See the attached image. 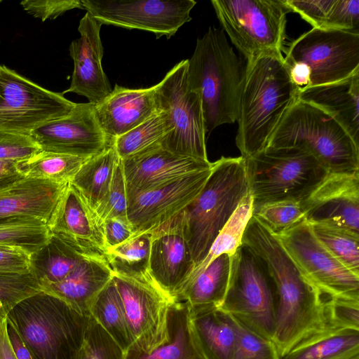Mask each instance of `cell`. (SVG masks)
Returning a JSON list of instances; mask_svg holds the SVG:
<instances>
[{
    "label": "cell",
    "mask_w": 359,
    "mask_h": 359,
    "mask_svg": "<svg viewBox=\"0 0 359 359\" xmlns=\"http://www.w3.org/2000/svg\"><path fill=\"white\" fill-rule=\"evenodd\" d=\"M245 161L252 214L272 203L304 201L329 174L315 156L298 147H266Z\"/></svg>",
    "instance_id": "52a82bcc"
},
{
    "label": "cell",
    "mask_w": 359,
    "mask_h": 359,
    "mask_svg": "<svg viewBox=\"0 0 359 359\" xmlns=\"http://www.w3.org/2000/svg\"><path fill=\"white\" fill-rule=\"evenodd\" d=\"M128 197L121 160L114 172L109 191L95 210L104 221L116 217H126Z\"/></svg>",
    "instance_id": "ee69618b"
},
{
    "label": "cell",
    "mask_w": 359,
    "mask_h": 359,
    "mask_svg": "<svg viewBox=\"0 0 359 359\" xmlns=\"http://www.w3.org/2000/svg\"><path fill=\"white\" fill-rule=\"evenodd\" d=\"M124 351L90 316L85 341L78 359H123Z\"/></svg>",
    "instance_id": "7bdbcfd3"
},
{
    "label": "cell",
    "mask_w": 359,
    "mask_h": 359,
    "mask_svg": "<svg viewBox=\"0 0 359 359\" xmlns=\"http://www.w3.org/2000/svg\"><path fill=\"white\" fill-rule=\"evenodd\" d=\"M245 67L222 29L209 27L187 60L189 86L201 96L205 133L238 116Z\"/></svg>",
    "instance_id": "3957f363"
},
{
    "label": "cell",
    "mask_w": 359,
    "mask_h": 359,
    "mask_svg": "<svg viewBox=\"0 0 359 359\" xmlns=\"http://www.w3.org/2000/svg\"><path fill=\"white\" fill-rule=\"evenodd\" d=\"M30 254L14 246L0 245V271L26 273L30 272Z\"/></svg>",
    "instance_id": "816d5d0a"
},
{
    "label": "cell",
    "mask_w": 359,
    "mask_h": 359,
    "mask_svg": "<svg viewBox=\"0 0 359 359\" xmlns=\"http://www.w3.org/2000/svg\"><path fill=\"white\" fill-rule=\"evenodd\" d=\"M359 0H335L321 28L359 33Z\"/></svg>",
    "instance_id": "7dc6e473"
},
{
    "label": "cell",
    "mask_w": 359,
    "mask_h": 359,
    "mask_svg": "<svg viewBox=\"0 0 359 359\" xmlns=\"http://www.w3.org/2000/svg\"><path fill=\"white\" fill-rule=\"evenodd\" d=\"M34 359H78L90 316L41 291L17 304L7 315Z\"/></svg>",
    "instance_id": "5b68a950"
},
{
    "label": "cell",
    "mask_w": 359,
    "mask_h": 359,
    "mask_svg": "<svg viewBox=\"0 0 359 359\" xmlns=\"http://www.w3.org/2000/svg\"><path fill=\"white\" fill-rule=\"evenodd\" d=\"M0 359H17L7 332V318L0 316Z\"/></svg>",
    "instance_id": "11a10c76"
},
{
    "label": "cell",
    "mask_w": 359,
    "mask_h": 359,
    "mask_svg": "<svg viewBox=\"0 0 359 359\" xmlns=\"http://www.w3.org/2000/svg\"><path fill=\"white\" fill-rule=\"evenodd\" d=\"M102 24L86 12L79 22L80 37L69 46L74 71L69 88L64 91L86 97L97 104L112 90L102 66L104 48L100 38Z\"/></svg>",
    "instance_id": "44dd1931"
},
{
    "label": "cell",
    "mask_w": 359,
    "mask_h": 359,
    "mask_svg": "<svg viewBox=\"0 0 359 359\" xmlns=\"http://www.w3.org/2000/svg\"><path fill=\"white\" fill-rule=\"evenodd\" d=\"M150 231L149 273L158 286L175 300L195 267L183 234L181 212Z\"/></svg>",
    "instance_id": "d6986e66"
},
{
    "label": "cell",
    "mask_w": 359,
    "mask_h": 359,
    "mask_svg": "<svg viewBox=\"0 0 359 359\" xmlns=\"http://www.w3.org/2000/svg\"><path fill=\"white\" fill-rule=\"evenodd\" d=\"M20 5L27 13L41 21L55 19L72 9H83L81 0H25Z\"/></svg>",
    "instance_id": "c3c4849f"
},
{
    "label": "cell",
    "mask_w": 359,
    "mask_h": 359,
    "mask_svg": "<svg viewBox=\"0 0 359 359\" xmlns=\"http://www.w3.org/2000/svg\"><path fill=\"white\" fill-rule=\"evenodd\" d=\"M98 256L106 254L83 247L63 234L51 233L48 241L30 255V273L42 290L62 280L85 259Z\"/></svg>",
    "instance_id": "83f0119b"
},
{
    "label": "cell",
    "mask_w": 359,
    "mask_h": 359,
    "mask_svg": "<svg viewBox=\"0 0 359 359\" xmlns=\"http://www.w3.org/2000/svg\"><path fill=\"white\" fill-rule=\"evenodd\" d=\"M211 4L231 43L246 62L283 50L287 14L283 0H212Z\"/></svg>",
    "instance_id": "9c48e42d"
},
{
    "label": "cell",
    "mask_w": 359,
    "mask_h": 359,
    "mask_svg": "<svg viewBox=\"0 0 359 359\" xmlns=\"http://www.w3.org/2000/svg\"><path fill=\"white\" fill-rule=\"evenodd\" d=\"M309 225L315 236L328 251L359 276V233L332 224L313 223Z\"/></svg>",
    "instance_id": "74e56055"
},
{
    "label": "cell",
    "mask_w": 359,
    "mask_h": 359,
    "mask_svg": "<svg viewBox=\"0 0 359 359\" xmlns=\"http://www.w3.org/2000/svg\"><path fill=\"white\" fill-rule=\"evenodd\" d=\"M359 354V330L327 327L299 342L281 359H351Z\"/></svg>",
    "instance_id": "4dcf8cb0"
},
{
    "label": "cell",
    "mask_w": 359,
    "mask_h": 359,
    "mask_svg": "<svg viewBox=\"0 0 359 359\" xmlns=\"http://www.w3.org/2000/svg\"><path fill=\"white\" fill-rule=\"evenodd\" d=\"M29 135L42 151L85 158L96 156L112 144L90 102L76 103L69 114L38 126Z\"/></svg>",
    "instance_id": "9a60e30c"
},
{
    "label": "cell",
    "mask_w": 359,
    "mask_h": 359,
    "mask_svg": "<svg viewBox=\"0 0 359 359\" xmlns=\"http://www.w3.org/2000/svg\"><path fill=\"white\" fill-rule=\"evenodd\" d=\"M83 9L102 25L151 32L168 39L191 20L194 0H81Z\"/></svg>",
    "instance_id": "5bb4252c"
},
{
    "label": "cell",
    "mask_w": 359,
    "mask_h": 359,
    "mask_svg": "<svg viewBox=\"0 0 359 359\" xmlns=\"http://www.w3.org/2000/svg\"><path fill=\"white\" fill-rule=\"evenodd\" d=\"M103 224L87 198L69 182L47 226L50 233L63 234L83 247L106 254Z\"/></svg>",
    "instance_id": "cb8c5ba5"
},
{
    "label": "cell",
    "mask_w": 359,
    "mask_h": 359,
    "mask_svg": "<svg viewBox=\"0 0 359 359\" xmlns=\"http://www.w3.org/2000/svg\"><path fill=\"white\" fill-rule=\"evenodd\" d=\"M161 141L121 160L128 201L181 177L211 168L212 163L208 160L175 154L165 148Z\"/></svg>",
    "instance_id": "2e32d148"
},
{
    "label": "cell",
    "mask_w": 359,
    "mask_h": 359,
    "mask_svg": "<svg viewBox=\"0 0 359 359\" xmlns=\"http://www.w3.org/2000/svg\"><path fill=\"white\" fill-rule=\"evenodd\" d=\"M187 67V60L180 61L156 84L158 110L166 112L174 126L161 142L175 154L208 161L201 98L189 85Z\"/></svg>",
    "instance_id": "30bf717a"
},
{
    "label": "cell",
    "mask_w": 359,
    "mask_h": 359,
    "mask_svg": "<svg viewBox=\"0 0 359 359\" xmlns=\"http://www.w3.org/2000/svg\"><path fill=\"white\" fill-rule=\"evenodd\" d=\"M297 99L327 112L359 145V72L337 82L299 90Z\"/></svg>",
    "instance_id": "4316f807"
},
{
    "label": "cell",
    "mask_w": 359,
    "mask_h": 359,
    "mask_svg": "<svg viewBox=\"0 0 359 359\" xmlns=\"http://www.w3.org/2000/svg\"><path fill=\"white\" fill-rule=\"evenodd\" d=\"M234 318L237 340L232 359H281L273 340L260 335Z\"/></svg>",
    "instance_id": "60d3db41"
},
{
    "label": "cell",
    "mask_w": 359,
    "mask_h": 359,
    "mask_svg": "<svg viewBox=\"0 0 359 359\" xmlns=\"http://www.w3.org/2000/svg\"><path fill=\"white\" fill-rule=\"evenodd\" d=\"M275 304L274 285L264 263L241 243L231 255L229 285L219 308L273 340Z\"/></svg>",
    "instance_id": "ba28073f"
},
{
    "label": "cell",
    "mask_w": 359,
    "mask_h": 359,
    "mask_svg": "<svg viewBox=\"0 0 359 359\" xmlns=\"http://www.w3.org/2000/svg\"><path fill=\"white\" fill-rule=\"evenodd\" d=\"M248 193L245 158L222 156L212 163L203 189L181 212L183 234L195 267L205 257L216 237Z\"/></svg>",
    "instance_id": "277c9868"
},
{
    "label": "cell",
    "mask_w": 359,
    "mask_h": 359,
    "mask_svg": "<svg viewBox=\"0 0 359 359\" xmlns=\"http://www.w3.org/2000/svg\"><path fill=\"white\" fill-rule=\"evenodd\" d=\"M284 58L308 75L309 87L339 81L359 72V33L312 28L291 43Z\"/></svg>",
    "instance_id": "8fae6325"
},
{
    "label": "cell",
    "mask_w": 359,
    "mask_h": 359,
    "mask_svg": "<svg viewBox=\"0 0 359 359\" xmlns=\"http://www.w3.org/2000/svg\"><path fill=\"white\" fill-rule=\"evenodd\" d=\"M67 183L25 177L0 189V221L22 216L48 223Z\"/></svg>",
    "instance_id": "d4e9b609"
},
{
    "label": "cell",
    "mask_w": 359,
    "mask_h": 359,
    "mask_svg": "<svg viewBox=\"0 0 359 359\" xmlns=\"http://www.w3.org/2000/svg\"><path fill=\"white\" fill-rule=\"evenodd\" d=\"M351 359H359V354L355 355L354 357L351 358Z\"/></svg>",
    "instance_id": "9f6ffc18"
},
{
    "label": "cell",
    "mask_w": 359,
    "mask_h": 359,
    "mask_svg": "<svg viewBox=\"0 0 359 359\" xmlns=\"http://www.w3.org/2000/svg\"><path fill=\"white\" fill-rule=\"evenodd\" d=\"M41 291V286L30 272L0 271V316L7 317L20 301Z\"/></svg>",
    "instance_id": "ab89813d"
},
{
    "label": "cell",
    "mask_w": 359,
    "mask_h": 359,
    "mask_svg": "<svg viewBox=\"0 0 359 359\" xmlns=\"http://www.w3.org/2000/svg\"><path fill=\"white\" fill-rule=\"evenodd\" d=\"M51 233L47 223L33 217H13L0 221V245L20 248L32 254L44 245Z\"/></svg>",
    "instance_id": "8d00e7d4"
},
{
    "label": "cell",
    "mask_w": 359,
    "mask_h": 359,
    "mask_svg": "<svg viewBox=\"0 0 359 359\" xmlns=\"http://www.w3.org/2000/svg\"><path fill=\"white\" fill-rule=\"evenodd\" d=\"M189 309L191 327L205 358L232 359L237 340L234 317L212 305Z\"/></svg>",
    "instance_id": "f1b7e54d"
},
{
    "label": "cell",
    "mask_w": 359,
    "mask_h": 359,
    "mask_svg": "<svg viewBox=\"0 0 359 359\" xmlns=\"http://www.w3.org/2000/svg\"><path fill=\"white\" fill-rule=\"evenodd\" d=\"M231 255L222 254L193 279L187 282L174 301L189 306L212 305L219 307L225 297L230 278Z\"/></svg>",
    "instance_id": "f546056e"
},
{
    "label": "cell",
    "mask_w": 359,
    "mask_h": 359,
    "mask_svg": "<svg viewBox=\"0 0 359 359\" xmlns=\"http://www.w3.org/2000/svg\"><path fill=\"white\" fill-rule=\"evenodd\" d=\"M297 93L282 52L264 53L246 62L236 119L241 156L246 159L266 147Z\"/></svg>",
    "instance_id": "7a4b0ae2"
},
{
    "label": "cell",
    "mask_w": 359,
    "mask_h": 359,
    "mask_svg": "<svg viewBox=\"0 0 359 359\" xmlns=\"http://www.w3.org/2000/svg\"><path fill=\"white\" fill-rule=\"evenodd\" d=\"M252 215L273 233L285 231L304 219L300 202L285 201L262 206Z\"/></svg>",
    "instance_id": "b9f144b4"
},
{
    "label": "cell",
    "mask_w": 359,
    "mask_h": 359,
    "mask_svg": "<svg viewBox=\"0 0 359 359\" xmlns=\"http://www.w3.org/2000/svg\"><path fill=\"white\" fill-rule=\"evenodd\" d=\"M300 204L309 224H332L359 233V172L329 173Z\"/></svg>",
    "instance_id": "ffe728a7"
},
{
    "label": "cell",
    "mask_w": 359,
    "mask_h": 359,
    "mask_svg": "<svg viewBox=\"0 0 359 359\" xmlns=\"http://www.w3.org/2000/svg\"><path fill=\"white\" fill-rule=\"evenodd\" d=\"M40 151L29 134L0 130V160L18 163Z\"/></svg>",
    "instance_id": "f6af8a7d"
},
{
    "label": "cell",
    "mask_w": 359,
    "mask_h": 359,
    "mask_svg": "<svg viewBox=\"0 0 359 359\" xmlns=\"http://www.w3.org/2000/svg\"><path fill=\"white\" fill-rule=\"evenodd\" d=\"M76 103L0 65V130L25 134L69 114Z\"/></svg>",
    "instance_id": "4fadbf2b"
},
{
    "label": "cell",
    "mask_w": 359,
    "mask_h": 359,
    "mask_svg": "<svg viewBox=\"0 0 359 359\" xmlns=\"http://www.w3.org/2000/svg\"><path fill=\"white\" fill-rule=\"evenodd\" d=\"M90 316L125 352L134 341L123 303L113 278L93 301Z\"/></svg>",
    "instance_id": "d6a6232c"
},
{
    "label": "cell",
    "mask_w": 359,
    "mask_h": 359,
    "mask_svg": "<svg viewBox=\"0 0 359 359\" xmlns=\"http://www.w3.org/2000/svg\"><path fill=\"white\" fill-rule=\"evenodd\" d=\"M103 232L106 252L122 244L134 234L127 216L113 217L104 221Z\"/></svg>",
    "instance_id": "f907efd6"
},
{
    "label": "cell",
    "mask_w": 359,
    "mask_h": 359,
    "mask_svg": "<svg viewBox=\"0 0 359 359\" xmlns=\"http://www.w3.org/2000/svg\"><path fill=\"white\" fill-rule=\"evenodd\" d=\"M94 109L102 130L113 141L158 111L156 85L134 89L116 84L103 100L94 104Z\"/></svg>",
    "instance_id": "603a6c76"
},
{
    "label": "cell",
    "mask_w": 359,
    "mask_h": 359,
    "mask_svg": "<svg viewBox=\"0 0 359 359\" xmlns=\"http://www.w3.org/2000/svg\"><path fill=\"white\" fill-rule=\"evenodd\" d=\"M8 336L17 359H34L17 330L7 321Z\"/></svg>",
    "instance_id": "db71d44e"
},
{
    "label": "cell",
    "mask_w": 359,
    "mask_h": 359,
    "mask_svg": "<svg viewBox=\"0 0 359 359\" xmlns=\"http://www.w3.org/2000/svg\"><path fill=\"white\" fill-rule=\"evenodd\" d=\"M121 159L113 144L88 158L70 182L96 208L105 198Z\"/></svg>",
    "instance_id": "1f68e13d"
},
{
    "label": "cell",
    "mask_w": 359,
    "mask_h": 359,
    "mask_svg": "<svg viewBox=\"0 0 359 359\" xmlns=\"http://www.w3.org/2000/svg\"><path fill=\"white\" fill-rule=\"evenodd\" d=\"M25 177L15 162L0 160V189L9 187Z\"/></svg>",
    "instance_id": "f5cc1de1"
},
{
    "label": "cell",
    "mask_w": 359,
    "mask_h": 359,
    "mask_svg": "<svg viewBox=\"0 0 359 359\" xmlns=\"http://www.w3.org/2000/svg\"><path fill=\"white\" fill-rule=\"evenodd\" d=\"M211 169L187 175L129 199L127 217L134 233L152 231L180 214L200 194Z\"/></svg>",
    "instance_id": "e0dca14e"
},
{
    "label": "cell",
    "mask_w": 359,
    "mask_h": 359,
    "mask_svg": "<svg viewBox=\"0 0 359 359\" xmlns=\"http://www.w3.org/2000/svg\"><path fill=\"white\" fill-rule=\"evenodd\" d=\"M151 231L136 232L128 240L106 252L113 271L133 273L149 270Z\"/></svg>",
    "instance_id": "f35d334b"
},
{
    "label": "cell",
    "mask_w": 359,
    "mask_h": 359,
    "mask_svg": "<svg viewBox=\"0 0 359 359\" xmlns=\"http://www.w3.org/2000/svg\"><path fill=\"white\" fill-rule=\"evenodd\" d=\"M325 314L330 327L359 330V301L327 298Z\"/></svg>",
    "instance_id": "bcb514c9"
},
{
    "label": "cell",
    "mask_w": 359,
    "mask_h": 359,
    "mask_svg": "<svg viewBox=\"0 0 359 359\" xmlns=\"http://www.w3.org/2000/svg\"><path fill=\"white\" fill-rule=\"evenodd\" d=\"M112 278L133 340L159 331L164 325L168 304L173 300L158 286L149 271H113Z\"/></svg>",
    "instance_id": "ac0fdd59"
},
{
    "label": "cell",
    "mask_w": 359,
    "mask_h": 359,
    "mask_svg": "<svg viewBox=\"0 0 359 359\" xmlns=\"http://www.w3.org/2000/svg\"><path fill=\"white\" fill-rule=\"evenodd\" d=\"M273 233L302 273L324 296L359 301V276L328 251L305 219Z\"/></svg>",
    "instance_id": "7c38bea8"
},
{
    "label": "cell",
    "mask_w": 359,
    "mask_h": 359,
    "mask_svg": "<svg viewBox=\"0 0 359 359\" xmlns=\"http://www.w3.org/2000/svg\"><path fill=\"white\" fill-rule=\"evenodd\" d=\"M244 243L264 263L274 285L273 341L282 358L299 342L327 327L325 314L327 298L302 273L266 226L254 228Z\"/></svg>",
    "instance_id": "6da1fadb"
},
{
    "label": "cell",
    "mask_w": 359,
    "mask_h": 359,
    "mask_svg": "<svg viewBox=\"0 0 359 359\" xmlns=\"http://www.w3.org/2000/svg\"><path fill=\"white\" fill-rule=\"evenodd\" d=\"M88 158L41 150L18 163L17 168L23 177L67 183Z\"/></svg>",
    "instance_id": "836d02e7"
},
{
    "label": "cell",
    "mask_w": 359,
    "mask_h": 359,
    "mask_svg": "<svg viewBox=\"0 0 359 359\" xmlns=\"http://www.w3.org/2000/svg\"><path fill=\"white\" fill-rule=\"evenodd\" d=\"M335 0H283L290 10L298 13L313 28H321Z\"/></svg>",
    "instance_id": "681fc988"
},
{
    "label": "cell",
    "mask_w": 359,
    "mask_h": 359,
    "mask_svg": "<svg viewBox=\"0 0 359 359\" xmlns=\"http://www.w3.org/2000/svg\"><path fill=\"white\" fill-rule=\"evenodd\" d=\"M1 1H1V0H0V4L1 3Z\"/></svg>",
    "instance_id": "6f0895ef"
},
{
    "label": "cell",
    "mask_w": 359,
    "mask_h": 359,
    "mask_svg": "<svg viewBox=\"0 0 359 359\" xmlns=\"http://www.w3.org/2000/svg\"><path fill=\"white\" fill-rule=\"evenodd\" d=\"M173 128L169 115L158 110L131 130L114 138L112 144L123 160L162 140Z\"/></svg>",
    "instance_id": "d590c367"
},
{
    "label": "cell",
    "mask_w": 359,
    "mask_h": 359,
    "mask_svg": "<svg viewBox=\"0 0 359 359\" xmlns=\"http://www.w3.org/2000/svg\"><path fill=\"white\" fill-rule=\"evenodd\" d=\"M112 277L106 256L92 257L83 260L62 280L42 291L62 300L79 313L90 316L93 301Z\"/></svg>",
    "instance_id": "484cf974"
},
{
    "label": "cell",
    "mask_w": 359,
    "mask_h": 359,
    "mask_svg": "<svg viewBox=\"0 0 359 359\" xmlns=\"http://www.w3.org/2000/svg\"><path fill=\"white\" fill-rule=\"evenodd\" d=\"M123 359H205L191 327L188 304L170 302L162 328L135 339Z\"/></svg>",
    "instance_id": "7402d4cb"
},
{
    "label": "cell",
    "mask_w": 359,
    "mask_h": 359,
    "mask_svg": "<svg viewBox=\"0 0 359 359\" xmlns=\"http://www.w3.org/2000/svg\"><path fill=\"white\" fill-rule=\"evenodd\" d=\"M252 200L248 193L216 237L205 257L194 269L184 285L203 271L219 255L224 253L232 255L235 252L242 243L244 231L252 215Z\"/></svg>",
    "instance_id": "e575fe53"
},
{
    "label": "cell",
    "mask_w": 359,
    "mask_h": 359,
    "mask_svg": "<svg viewBox=\"0 0 359 359\" xmlns=\"http://www.w3.org/2000/svg\"><path fill=\"white\" fill-rule=\"evenodd\" d=\"M266 147L304 149L315 156L329 173L359 172V145L332 116L297 99Z\"/></svg>",
    "instance_id": "8992f818"
}]
</instances>
